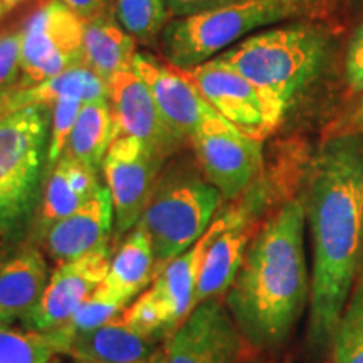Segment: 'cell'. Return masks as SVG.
<instances>
[{
  "mask_svg": "<svg viewBox=\"0 0 363 363\" xmlns=\"http://www.w3.org/2000/svg\"><path fill=\"white\" fill-rule=\"evenodd\" d=\"M230 2H235V0H167V7H169L170 17L179 19V17L194 16V13L211 11V9Z\"/></svg>",
  "mask_w": 363,
  "mask_h": 363,
  "instance_id": "cell-32",
  "label": "cell"
},
{
  "mask_svg": "<svg viewBox=\"0 0 363 363\" xmlns=\"http://www.w3.org/2000/svg\"><path fill=\"white\" fill-rule=\"evenodd\" d=\"M84 22L111 13L113 0H61Z\"/></svg>",
  "mask_w": 363,
  "mask_h": 363,
  "instance_id": "cell-33",
  "label": "cell"
},
{
  "mask_svg": "<svg viewBox=\"0 0 363 363\" xmlns=\"http://www.w3.org/2000/svg\"><path fill=\"white\" fill-rule=\"evenodd\" d=\"M4 2H6L9 7H12V9H13V7H16V6H17V4H21V2H22V0H4Z\"/></svg>",
  "mask_w": 363,
  "mask_h": 363,
  "instance_id": "cell-37",
  "label": "cell"
},
{
  "mask_svg": "<svg viewBox=\"0 0 363 363\" xmlns=\"http://www.w3.org/2000/svg\"><path fill=\"white\" fill-rule=\"evenodd\" d=\"M330 52L331 35L323 24L293 21L249 35L216 57L256 86L279 126L325 71Z\"/></svg>",
  "mask_w": 363,
  "mask_h": 363,
  "instance_id": "cell-3",
  "label": "cell"
},
{
  "mask_svg": "<svg viewBox=\"0 0 363 363\" xmlns=\"http://www.w3.org/2000/svg\"><path fill=\"white\" fill-rule=\"evenodd\" d=\"M110 244L67 262H61L45 286L38 306L24 318L33 331H51L65 325L88 296L106 279L111 262Z\"/></svg>",
  "mask_w": 363,
  "mask_h": 363,
  "instance_id": "cell-13",
  "label": "cell"
},
{
  "mask_svg": "<svg viewBox=\"0 0 363 363\" xmlns=\"http://www.w3.org/2000/svg\"><path fill=\"white\" fill-rule=\"evenodd\" d=\"M353 133L363 135V99L355 108V111L352 113L350 118L345 121L342 128L338 130V133L335 135H353Z\"/></svg>",
  "mask_w": 363,
  "mask_h": 363,
  "instance_id": "cell-34",
  "label": "cell"
},
{
  "mask_svg": "<svg viewBox=\"0 0 363 363\" xmlns=\"http://www.w3.org/2000/svg\"><path fill=\"white\" fill-rule=\"evenodd\" d=\"M115 229L110 190L103 187L83 207L57 220L43 234L45 252L57 264L108 246Z\"/></svg>",
  "mask_w": 363,
  "mask_h": 363,
  "instance_id": "cell-16",
  "label": "cell"
},
{
  "mask_svg": "<svg viewBox=\"0 0 363 363\" xmlns=\"http://www.w3.org/2000/svg\"><path fill=\"white\" fill-rule=\"evenodd\" d=\"M345 79L357 93H363V21L352 34L345 56Z\"/></svg>",
  "mask_w": 363,
  "mask_h": 363,
  "instance_id": "cell-30",
  "label": "cell"
},
{
  "mask_svg": "<svg viewBox=\"0 0 363 363\" xmlns=\"http://www.w3.org/2000/svg\"><path fill=\"white\" fill-rule=\"evenodd\" d=\"M49 103H30L0 120V235L24 230L40 201L48 167Z\"/></svg>",
  "mask_w": 363,
  "mask_h": 363,
  "instance_id": "cell-5",
  "label": "cell"
},
{
  "mask_svg": "<svg viewBox=\"0 0 363 363\" xmlns=\"http://www.w3.org/2000/svg\"><path fill=\"white\" fill-rule=\"evenodd\" d=\"M262 142L214 111L203 118L189 143L202 175L219 190L224 201L233 202L262 175Z\"/></svg>",
  "mask_w": 363,
  "mask_h": 363,
  "instance_id": "cell-8",
  "label": "cell"
},
{
  "mask_svg": "<svg viewBox=\"0 0 363 363\" xmlns=\"http://www.w3.org/2000/svg\"><path fill=\"white\" fill-rule=\"evenodd\" d=\"M86 101L74 93H61L51 103V133H49V153L48 169L56 163L65 153L67 140L78 120L81 108Z\"/></svg>",
  "mask_w": 363,
  "mask_h": 363,
  "instance_id": "cell-28",
  "label": "cell"
},
{
  "mask_svg": "<svg viewBox=\"0 0 363 363\" xmlns=\"http://www.w3.org/2000/svg\"><path fill=\"white\" fill-rule=\"evenodd\" d=\"M9 11H12V7H9L4 0H0V19H2V17L6 16Z\"/></svg>",
  "mask_w": 363,
  "mask_h": 363,
  "instance_id": "cell-35",
  "label": "cell"
},
{
  "mask_svg": "<svg viewBox=\"0 0 363 363\" xmlns=\"http://www.w3.org/2000/svg\"><path fill=\"white\" fill-rule=\"evenodd\" d=\"M305 222L301 199H289L278 207L254 234L224 296L244 342L256 350L281 347L310 301Z\"/></svg>",
  "mask_w": 363,
  "mask_h": 363,
  "instance_id": "cell-2",
  "label": "cell"
},
{
  "mask_svg": "<svg viewBox=\"0 0 363 363\" xmlns=\"http://www.w3.org/2000/svg\"><path fill=\"white\" fill-rule=\"evenodd\" d=\"M22 83L21 29L0 34V93Z\"/></svg>",
  "mask_w": 363,
  "mask_h": 363,
  "instance_id": "cell-29",
  "label": "cell"
},
{
  "mask_svg": "<svg viewBox=\"0 0 363 363\" xmlns=\"http://www.w3.org/2000/svg\"><path fill=\"white\" fill-rule=\"evenodd\" d=\"M110 104L115 136H133L169 158L182 147L158 111L148 86L133 69L116 72L110 79Z\"/></svg>",
  "mask_w": 363,
  "mask_h": 363,
  "instance_id": "cell-15",
  "label": "cell"
},
{
  "mask_svg": "<svg viewBox=\"0 0 363 363\" xmlns=\"http://www.w3.org/2000/svg\"><path fill=\"white\" fill-rule=\"evenodd\" d=\"M136 43L113 13L84 22V65L110 83L116 72L133 69Z\"/></svg>",
  "mask_w": 363,
  "mask_h": 363,
  "instance_id": "cell-20",
  "label": "cell"
},
{
  "mask_svg": "<svg viewBox=\"0 0 363 363\" xmlns=\"http://www.w3.org/2000/svg\"><path fill=\"white\" fill-rule=\"evenodd\" d=\"M11 321H13V320H11V318H7V316H4L2 313H0V326H6V325L11 323Z\"/></svg>",
  "mask_w": 363,
  "mask_h": 363,
  "instance_id": "cell-36",
  "label": "cell"
},
{
  "mask_svg": "<svg viewBox=\"0 0 363 363\" xmlns=\"http://www.w3.org/2000/svg\"><path fill=\"white\" fill-rule=\"evenodd\" d=\"M84 65V21L61 0L40 6L21 27L22 81L38 86Z\"/></svg>",
  "mask_w": 363,
  "mask_h": 363,
  "instance_id": "cell-9",
  "label": "cell"
},
{
  "mask_svg": "<svg viewBox=\"0 0 363 363\" xmlns=\"http://www.w3.org/2000/svg\"><path fill=\"white\" fill-rule=\"evenodd\" d=\"M244 338L224 298L199 303L165 348L167 363H238Z\"/></svg>",
  "mask_w": 363,
  "mask_h": 363,
  "instance_id": "cell-12",
  "label": "cell"
},
{
  "mask_svg": "<svg viewBox=\"0 0 363 363\" xmlns=\"http://www.w3.org/2000/svg\"><path fill=\"white\" fill-rule=\"evenodd\" d=\"M158 338L140 333L123 318L78 335L67 347V355L86 363H153L162 352Z\"/></svg>",
  "mask_w": 363,
  "mask_h": 363,
  "instance_id": "cell-17",
  "label": "cell"
},
{
  "mask_svg": "<svg viewBox=\"0 0 363 363\" xmlns=\"http://www.w3.org/2000/svg\"><path fill=\"white\" fill-rule=\"evenodd\" d=\"M74 363H86V362H81V360H74Z\"/></svg>",
  "mask_w": 363,
  "mask_h": 363,
  "instance_id": "cell-41",
  "label": "cell"
},
{
  "mask_svg": "<svg viewBox=\"0 0 363 363\" xmlns=\"http://www.w3.org/2000/svg\"><path fill=\"white\" fill-rule=\"evenodd\" d=\"M313 242L308 340L331 345L363 261V135H331L313 158L305 202Z\"/></svg>",
  "mask_w": 363,
  "mask_h": 363,
  "instance_id": "cell-1",
  "label": "cell"
},
{
  "mask_svg": "<svg viewBox=\"0 0 363 363\" xmlns=\"http://www.w3.org/2000/svg\"><path fill=\"white\" fill-rule=\"evenodd\" d=\"M333 0H235L211 11L172 19L160 35L165 61L192 69L271 26L316 21Z\"/></svg>",
  "mask_w": 363,
  "mask_h": 363,
  "instance_id": "cell-4",
  "label": "cell"
},
{
  "mask_svg": "<svg viewBox=\"0 0 363 363\" xmlns=\"http://www.w3.org/2000/svg\"><path fill=\"white\" fill-rule=\"evenodd\" d=\"M101 189L98 172L74 158L61 155L51 167L39 201L38 230L43 235L57 220L71 216Z\"/></svg>",
  "mask_w": 363,
  "mask_h": 363,
  "instance_id": "cell-18",
  "label": "cell"
},
{
  "mask_svg": "<svg viewBox=\"0 0 363 363\" xmlns=\"http://www.w3.org/2000/svg\"><path fill=\"white\" fill-rule=\"evenodd\" d=\"M167 157L133 136H115L103 162V175L115 211V234L125 238L142 219Z\"/></svg>",
  "mask_w": 363,
  "mask_h": 363,
  "instance_id": "cell-10",
  "label": "cell"
},
{
  "mask_svg": "<svg viewBox=\"0 0 363 363\" xmlns=\"http://www.w3.org/2000/svg\"><path fill=\"white\" fill-rule=\"evenodd\" d=\"M113 135H115V120H113L110 98L86 101L72 126L62 155L74 158L89 169L99 172L103 169L104 157L113 142Z\"/></svg>",
  "mask_w": 363,
  "mask_h": 363,
  "instance_id": "cell-22",
  "label": "cell"
},
{
  "mask_svg": "<svg viewBox=\"0 0 363 363\" xmlns=\"http://www.w3.org/2000/svg\"><path fill=\"white\" fill-rule=\"evenodd\" d=\"M45 333L9 330L0 326V363H49L56 355Z\"/></svg>",
  "mask_w": 363,
  "mask_h": 363,
  "instance_id": "cell-27",
  "label": "cell"
},
{
  "mask_svg": "<svg viewBox=\"0 0 363 363\" xmlns=\"http://www.w3.org/2000/svg\"><path fill=\"white\" fill-rule=\"evenodd\" d=\"M217 233V222L212 220L206 234L184 254L172 259L157 272L155 279L138 299L130 303L121 318L150 337L163 338L187 320L195 308V291L207 249Z\"/></svg>",
  "mask_w": 363,
  "mask_h": 363,
  "instance_id": "cell-7",
  "label": "cell"
},
{
  "mask_svg": "<svg viewBox=\"0 0 363 363\" xmlns=\"http://www.w3.org/2000/svg\"><path fill=\"white\" fill-rule=\"evenodd\" d=\"M49 283L44 256L26 247L0 261V313L16 320L26 318L38 306Z\"/></svg>",
  "mask_w": 363,
  "mask_h": 363,
  "instance_id": "cell-19",
  "label": "cell"
},
{
  "mask_svg": "<svg viewBox=\"0 0 363 363\" xmlns=\"http://www.w3.org/2000/svg\"><path fill=\"white\" fill-rule=\"evenodd\" d=\"M115 17L138 43L155 44L169 24L167 0H115Z\"/></svg>",
  "mask_w": 363,
  "mask_h": 363,
  "instance_id": "cell-24",
  "label": "cell"
},
{
  "mask_svg": "<svg viewBox=\"0 0 363 363\" xmlns=\"http://www.w3.org/2000/svg\"><path fill=\"white\" fill-rule=\"evenodd\" d=\"M224 199L202 172L187 163L163 169L140 225L147 233L157 272L206 234Z\"/></svg>",
  "mask_w": 363,
  "mask_h": 363,
  "instance_id": "cell-6",
  "label": "cell"
},
{
  "mask_svg": "<svg viewBox=\"0 0 363 363\" xmlns=\"http://www.w3.org/2000/svg\"><path fill=\"white\" fill-rule=\"evenodd\" d=\"M185 71L206 101L235 128L259 140L278 130L256 86L219 57Z\"/></svg>",
  "mask_w": 363,
  "mask_h": 363,
  "instance_id": "cell-11",
  "label": "cell"
},
{
  "mask_svg": "<svg viewBox=\"0 0 363 363\" xmlns=\"http://www.w3.org/2000/svg\"><path fill=\"white\" fill-rule=\"evenodd\" d=\"M153 363H167V362H165V353H162V355H160V357H158V358H157V360H155V362H153Z\"/></svg>",
  "mask_w": 363,
  "mask_h": 363,
  "instance_id": "cell-38",
  "label": "cell"
},
{
  "mask_svg": "<svg viewBox=\"0 0 363 363\" xmlns=\"http://www.w3.org/2000/svg\"><path fill=\"white\" fill-rule=\"evenodd\" d=\"M133 71L148 86L163 121L182 145L190 142L203 118L216 111L187 71L169 61L163 62L150 52H136Z\"/></svg>",
  "mask_w": 363,
  "mask_h": 363,
  "instance_id": "cell-14",
  "label": "cell"
},
{
  "mask_svg": "<svg viewBox=\"0 0 363 363\" xmlns=\"http://www.w3.org/2000/svg\"><path fill=\"white\" fill-rule=\"evenodd\" d=\"M30 103H40L35 86H27L24 81L13 88L0 93V120L7 116L9 113L19 110Z\"/></svg>",
  "mask_w": 363,
  "mask_h": 363,
  "instance_id": "cell-31",
  "label": "cell"
},
{
  "mask_svg": "<svg viewBox=\"0 0 363 363\" xmlns=\"http://www.w3.org/2000/svg\"><path fill=\"white\" fill-rule=\"evenodd\" d=\"M49 363H59V362H57V360H54V358H52V360H51V362H49Z\"/></svg>",
  "mask_w": 363,
  "mask_h": 363,
  "instance_id": "cell-40",
  "label": "cell"
},
{
  "mask_svg": "<svg viewBox=\"0 0 363 363\" xmlns=\"http://www.w3.org/2000/svg\"><path fill=\"white\" fill-rule=\"evenodd\" d=\"M358 281H363V261H362V266H360V272H358Z\"/></svg>",
  "mask_w": 363,
  "mask_h": 363,
  "instance_id": "cell-39",
  "label": "cell"
},
{
  "mask_svg": "<svg viewBox=\"0 0 363 363\" xmlns=\"http://www.w3.org/2000/svg\"><path fill=\"white\" fill-rule=\"evenodd\" d=\"M126 306H128V303L115 296L101 283L65 325L51 331H44V333L51 340L57 353H66L69 343L78 335L88 333V331L96 330L99 326L106 325L108 321L115 320L126 310Z\"/></svg>",
  "mask_w": 363,
  "mask_h": 363,
  "instance_id": "cell-23",
  "label": "cell"
},
{
  "mask_svg": "<svg viewBox=\"0 0 363 363\" xmlns=\"http://www.w3.org/2000/svg\"><path fill=\"white\" fill-rule=\"evenodd\" d=\"M35 88H38L39 101L49 104L61 93H74L84 101L110 98V86L106 81L99 78L96 72L91 71L86 65L72 67L56 78L38 84Z\"/></svg>",
  "mask_w": 363,
  "mask_h": 363,
  "instance_id": "cell-26",
  "label": "cell"
},
{
  "mask_svg": "<svg viewBox=\"0 0 363 363\" xmlns=\"http://www.w3.org/2000/svg\"><path fill=\"white\" fill-rule=\"evenodd\" d=\"M331 345L335 363H363V281L353 286Z\"/></svg>",
  "mask_w": 363,
  "mask_h": 363,
  "instance_id": "cell-25",
  "label": "cell"
},
{
  "mask_svg": "<svg viewBox=\"0 0 363 363\" xmlns=\"http://www.w3.org/2000/svg\"><path fill=\"white\" fill-rule=\"evenodd\" d=\"M155 276L157 262L152 244L142 227L135 225L113 252L110 269L103 281L104 288L125 303H131L136 294L153 283Z\"/></svg>",
  "mask_w": 363,
  "mask_h": 363,
  "instance_id": "cell-21",
  "label": "cell"
}]
</instances>
